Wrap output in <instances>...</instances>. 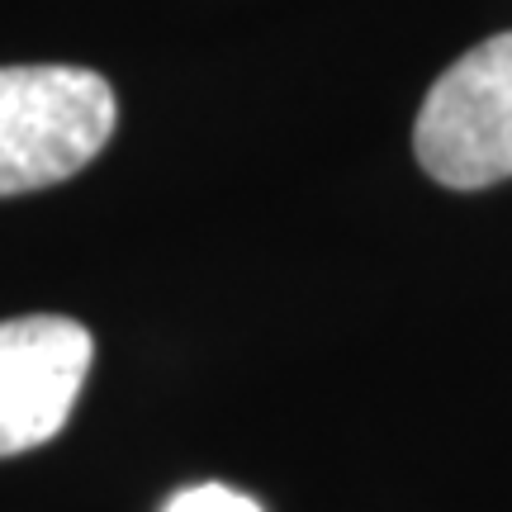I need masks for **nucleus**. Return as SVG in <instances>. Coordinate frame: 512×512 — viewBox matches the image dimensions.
<instances>
[{"label": "nucleus", "instance_id": "f257e3e1", "mask_svg": "<svg viewBox=\"0 0 512 512\" xmlns=\"http://www.w3.org/2000/svg\"><path fill=\"white\" fill-rule=\"evenodd\" d=\"M119 124L110 81L86 67H0V195L72 181Z\"/></svg>", "mask_w": 512, "mask_h": 512}, {"label": "nucleus", "instance_id": "f03ea898", "mask_svg": "<svg viewBox=\"0 0 512 512\" xmlns=\"http://www.w3.org/2000/svg\"><path fill=\"white\" fill-rule=\"evenodd\" d=\"M418 166L446 190L512 176V29L475 43L432 81L413 124Z\"/></svg>", "mask_w": 512, "mask_h": 512}, {"label": "nucleus", "instance_id": "7ed1b4c3", "mask_svg": "<svg viewBox=\"0 0 512 512\" xmlns=\"http://www.w3.org/2000/svg\"><path fill=\"white\" fill-rule=\"evenodd\" d=\"M91 332L62 313L0 323V460L53 441L86 389Z\"/></svg>", "mask_w": 512, "mask_h": 512}, {"label": "nucleus", "instance_id": "20e7f679", "mask_svg": "<svg viewBox=\"0 0 512 512\" xmlns=\"http://www.w3.org/2000/svg\"><path fill=\"white\" fill-rule=\"evenodd\" d=\"M166 512H261L247 494H233L223 484H200V489H185L166 503Z\"/></svg>", "mask_w": 512, "mask_h": 512}]
</instances>
